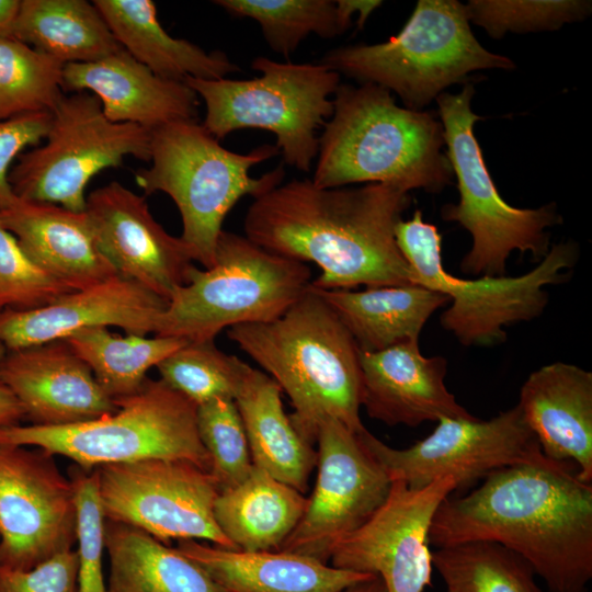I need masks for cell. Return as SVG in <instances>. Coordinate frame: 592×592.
<instances>
[{
	"instance_id": "44dd1931",
	"label": "cell",
	"mask_w": 592,
	"mask_h": 592,
	"mask_svg": "<svg viewBox=\"0 0 592 592\" xmlns=\"http://www.w3.org/2000/svg\"><path fill=\"white\" fill-rule=\"evenodd\" d=\"M361 406L375 420L418 426L446 418H473L445 386L447 361L424 356L419 341L360 351Z\"/></svg>"
},
{
	"instance_id": "5bb4252c",
	"label": "cell",
	"mask_w": 592,
	"mask_h": 592,
	"mask_svg": "<svg viewBox=\"0 0 592 592\" xmlns=\"http://www.w3.org/2000/svg\"><path fill=\"white\" fill-rule=\"evenodd\" d=\"M360 436L391 481L413 489L447 475L464 487L502 468L548 459L517 405L489 420L442 419L431 434L402 449L388 446L366 429Z\"/></svg>"
},
{
	"instance_id": "9c48e42d",
	"label": "cell",
	"mask_w": 592,
	"mask_h": 592,
	"mask_svg": "<svg viewBox=\"0 0 592 592\" xmlns=\"http://www.w3.org/2000/svg\"><path fill=\"white\" fill-rule=\"evenodd\" d=\"M117 409L104 417L60 426L0 428V444L34 446L70 458L84 470L149 458L187 460L210 471L201 442L197 406L161 379L114 399Z\"/></svg>"
},
{
	"instance_id": "52a82bcc",
	"label": "cell",
	"mask_w": 592,
	"mask_h": 592,
	"mask_svg": "<svg viewBox=\"0 0 592 592\" xmlns=\"http://www.w3.org/2000/svg\"><path fill=\"white\" fill-rule=\"evenodd\" d=\"M306 263L271 253L246 236L223 230L215 262L195 265L170 296L156 335L215 341L224 329L281 316L308 289Z\"/></svg>"
},
{
	"instance_id": "6da1fadb",
	"label": "cell",
	"mask_w": 592,
	"mask_h": 592,
	"mask_svg": "<svg viewBox=\"0 0 592 592\" xmlns=\"http://www.w3.org/2000/svg\"><path fill=\"white\" fill-rule=\"evenodd\" d=\"M410 203L409 192L394 184L318 187L294 179L253 198L244 236L271 253L315 263L314 288L411 285L395 235Z\"/></svg>"
},
{
	"instance_id": "83f0119b",
	"label": "cell",
	"mask_w": 592,
	"mask_h": 592,
	"mask_svg": "<svg viewBox=\"0 0 592 592\" xmlns=\"http://www.w3.org/2000/svg\"><path fill=\"white\" fill-rule=\"evenodd\" d=\"M92 2L121 47L159 77L184 82L186 78L221 79L240 71L225 53H207L187 39L169 35L150 0Z\"/></svg>"
},
{
	"instance_id": "9a60e30c",
	"label": "cell",
	"mask_w": 592,
	"mask_h": 592,
	"mask_svg": "<svg viewBox=\"0 0 592 592\" xmlns=\"http://www.w3.org/2000/svg\"><path fill=\"white\" fill-rule=\"evenodd\" d=\"M317 479L297 526L278 550L329 563L334 545L383 505L391 480L355 433L334 419L318 429Z\"/></svg>"
},
{
	"instance_id": "f6af8a7d",
	"label": "cell",
	"mask_w": 592,
	"mask_h": 592,
	"mask_svg": "<svg viewBox=\"0 0 592 592\" xmlns=\"http://www.w3.org/2000/svg\"><path fill=\"white\" fill-rule=\"evenodd\" d=\"M341 592H387L384 581L373 576L366 580L354 583Z\"/></svg>"
},
{
	"instance_id": "b9f144b4",
	"label": "cell",
	"mask_w": 592,
	"mask_h": 592,
	"mask_svg": "<svg viewBox=\"0 0 592 592\" xmlns=\"http://www.w3.org/2000/svg\"><path fill=\"white\" fill-rule=\"evenodd\" d=\"M78 553L69 549L29 570L0 566V592H77Z\"/></svg>"
},
{
	"instance_id": "d590c367",
	"label": "cell",
	"mask_w": 592,
	"mask_h": 592,
	"mask_svg": "<svg viewBox=\"0 0 592 592\" xmlns=\"http://www.w3.org/2000/svg\"><path fill=\"white\" fill-rule=\"evenodd\" d=\"M246 366L215 341H187L157 368L164 384L200 406L216 398L235 399Z\"/></svg>"
},
{
	"instance_id": "74e56055",
	"label": "cell",
	"mask_w": 592,
	"mask_h": 592,
	"mask_svg": "<svg viewBox=\"0 0 592 592\" xmlns=\"http://www.w3.org/2000/svg\"><path fill=\"white\" fill-rule=\"evenodd\" d=\"M201 442L219 490L241 482L253 463L241 415L234 399L216 398L197 406Z\"/></svg>"
},
{
	"instance_id": "1f68e13d",
	"label": "cell",
	"mask_w": 592,
	"mask_h": 592,
	"mask_svg": "<svg viewBox=\"0 0 592 592\" xmlns=\"http://www.w3.org/2000/svg\"><path fill=\"white\" fill-rule=\"evenodd\" d=\"M65 339L112 399L137 392L148 378L147 372L187 342L163 335L123 337L109 327L86 328Z\"/></svg>"
},
{
	"instance_id": "4fadbf2b",
	"label": "cell",
	"mask_w": 592,
	"mask_h": 592,
	"mask_svg": "<svg viewBox=\"0 0 592 592\" xmlns=\"http://www.w3.org/2000/svg\"><path fill=\"white\" fill-rule=\"evenodd\" d=\"M106 521L135 526L155 538L209 542L236 549L219 530L210 474L180 459L149 458L93 469Z\"/></svg>"
},
{
	"instance_id": "d6a6232c",
	"label": "cell",
	"mask_w": 592,
	"mask_h": 592,
	"mask_svg": "<svg viewBox=\"0 0 592 592\" xmlns=\"http://www.w3.org/2000/svg\"><path fill=\"white\" fill-rule=\"evenodd\" d=\"M235 18H249L275 53L289 56L310 34L333 38L344 33L353 16L366 11L364 0H216Z\"/></svg>"
},
{
	"instance_id": "2e32d148",
	"label": "cell",
	"mask_w": 592,
	"mask_h": 592,
	"mask_svg": "<svg viewBox=\"0 0 592 592\" xmlns=\"http://www.w3.org/2000/svg\"><path fill=\"white\" fill-rule=\"evenodd\" d=\"M73 543L75 491L54 455L0 444V566L29 570Z\"/></svg>"
},
{
	"instance_id": "7bdbcfd3",
	"label": "cell",
	"mask_w": 592,
	"mask_h": 592,
	"mask_svg": "<svg viewBox=\"0 0 592 592\" xmlns=\"http://www.w3.org/2000/svg\"><path fill=\"white\" fill-rule=\"evenodd\" d=\"M23 419L21 403L0 377V428L20 424Z\"/></svg>"
},
{
	"instance_id": "277c9868",
	"label": "cell",
	"mask_w": 592,
	"mask_h": 592,
	"mask_svg": "<svg viewBox=\"0 0 592 592\" xmlns=\"http://www.w3.org/2000/svg\"><path fill=\"white\" fill-rule=\"evenodd\" d=\"M319 136L311 182L318 187L388 183L437 193L452 183L441 121L401 107L373 83L342 84Z\"/></svg>"
},
{
	"instance_id": "d4e9b609",
	"label": "cell",
	"mask_w": 592,
	"mask_h": 592,
	"mask_svg": "<svg viewBox=\"0 0 592 592\" xmlns=\"http://www.w3.org/2000/svg\"><path fill=\"white\" fill-rule=\"evenodd\" d=\"M177 548L227 592H341L374 576L278 549L243 551L200 540H179Z\"/></svg>"
},
{
	"instance_id": "7a4b0ae2",
	"label": "cell",
	"mask_w": 592,
	"mask_h": 592,
	"mask_svg": "<svg viewBox=\"0 0 592 592\" xmlns=\"http://www.w3.org/2000/svg\"><path fill=\"white\" fill-rule=\"evenodd\" d=\"M471 540L523 557L550 592H587L592 579V483L568 462L499 469L470 493L437 508L429 532L436 548Z\"/></svg>"
},
{
	"instance_id": "f546056e",
	"label": "cell",
	"mask_w": 592,
	"mask_h": 592,
	"mask_svg": "<svg viewBox=\"0 0 592 592\" xmlns=\"http://www.w3.org/2000/svg\"><path fill=\"white\" fill-rule=\"evenodd\" d=\"M110 592H227L178 548L148 533L105 520Z\"/></svg>"
},
{
	"instance_id": "ac0fdd59",
	"label": "cell",
	"mask_w": 592,
	"mask_h": 592,
	"mask_svg": "<svg viewBox=\"0 0 592 592\" xmlns=\"http://www.w3.org/2000/svg\"><path fill=\"white\" fill-rule=\"evenodd\" d=\"M86 212L102 252L118 274L167 301L186 284L194 266L192 252L153 218L145 196L114 181L87 196Z\"/></svg>"
},
{
	"instance_id": "f35d334b",
	"label": "cell",
	"mask_w": 592,
	"mask_h": 592,
	"mask_svg": "<svg viewBox=\"0 0 592 592\" xmlns=\"http://www.w3.org/2000/svg\"><path fill=\"white\" fill-rule=\"evenodd\" d=\"M72 291L35 264L0 221V312L41 308Z\"/></svg>"
},
{
	"instance_id": "cb8c5ba5",
	"label": "cell",
	"mask_w": 592,
	"mask_h": 592,
	"mask_svg": "<svg viewBox=\"0 0 592 592\" xmlns=\"http://www.w3.org/2000/svg\"><path fill=\"white\" fill-rule=\"evenodd\" d=\"M0 221L35 264L75 289L118 274L102 252L86 210L16 198L0 212Z\"/></svg>"
},
{
	"instance_id": "bcb514c9",
	"label": "cell",
	"mask_w": 592,
	"mask_h": 592,
	"mask_svg": "<svg viewBox=\"0 0 592 592\" xmlns=\"http://www.w3.org/2000/svg\"><path fill=\"white\" fill-rule=\"evenodd\" d=\"M7 354V349L3 346L2 343H0V361Z\"/></svg>"
},
{
	"instance_id": "7c38bea8",
	"label": "cell",
	"mask_w": 592,
	"mask_h": 592,
	"mask_svg": "<svg viewBox=\"0 0 592 592\" xmlns=\"http://www.w3.org/2000/svg\"><path fill=\"white\" fill-rule=\"evenodd\" d=\"M150 159V132L109 121L96 96L64 94L52 112L46 138L18 158L9 182L18 198L86 210L92 178L125 157Z\"/></svg>"
},
{
	"instance_id": "ab89813d",
	"label": "cell",
	"mask_w": 592,
	"mask_h": 592,
	"mask_svg": "<svg viewBox=\"0 0 592 592\" xmlns=\"http://www.w3.org/2000/svg\"><path fill=\"white\" fill-rule=\"evenodd\" d=\"M68 477L77 508V592H110L103 573L105 516L95 474L72 464Z\"/></svg>"
},
{
	"instance_id": "ee69618b",
	"label": "cell",
	"mask_w": 592,
	"mask_h": 592,
	"mask_svg": "<svg viewBox=\"0 0 592 592\" xmlns=\"http://www.w3.org/2000/svg\"><path fill=\"white\" fill-rule=\"evenodd\" d=\"M21 0H0V37H10Z\"/></svg>"
},
{
	"instance_id": "8fae6325",
	"label": "cell",
	"mask_w": 592,
	"mask_h": 592,
	"mask_svg": "<svg viewBox=\"0 0 592 592\" xmlns=\"http://www.w3.org/2000/svg\"><path fill=\"white\" fill-rule=\"evenodd\" d=\"M474 94V86L467 83L456 94L443 92L435 99L446 156L459 192L458 203L444 205L441 214L471 236L460 271L474 276H502L513 251L530 252L540 261L550 249L549 229L562 218L554 203L517 208L502 198L474 133L475 123L482 118L471 110Z\"/></svg>"
},
{
	"instance_id": "5b68a950",
	"label": "cell",
	"mask_w": 592,
	"mask_h": 592,
	"mask_svg": "<svg viewBox=\"0 0 592 592\" xmlns=\"http://www.w3.org/2000/svg\"><path fill=\"white\" fill-rule=\"evenodd\" d=\"M280 153L262 145L248 153L226 149L196 119L178 121L150 132L148 168L135 172L146 194L163 192L177 205L182 219L180 238L194 261L213 266L223 223L240 198L265 194L283 182L284 163L252 178L250 169Z\"/></svg>"
},
{
	"instance_id": "4dcf8cb0",
	"label": "cell",
	"mask_w": 592,
	"mask_h": 592,
	"mask_svg": "<svg viewBox=\"0 0 592 592\" xmlns=\"http://www.w3.org/2000/svg\"><path fill=\"white\" fill-rule=\"evenodd\" d=\"M10 37L62 65L95 61L122 49L87 0H21Z\"/></svg>"
},
{
	"instance_id": "3957f363",
	"label": "cell",
	"mask_w": 592,
	"mask_h": 592,
	"mask_svg": "<svg viewBox=\"0 0 592 592\" xmlns=\"http://www.w3.org/2000/svg\"><path fill=\"white\" fill-rule=\"evenodd\" d=\"M228 338L284 391L289 419L310 444L334 419L360 433V350L332 308L310 287L277 318L234 326Z\"/></svg>"
},
{
	"instance_id": "d6986e66",
	"label": "cell",
	"mask_w": 592,
	"mask_h": 592,
	"mask_svg": "<svg viewBox=\"0 0 592 592\" xmlns=\"http://www.w3.org/2000/svg\"><path fill=\"white\" fill-rule=\"evenodd\" d=\"M168 301L115 274L31 310L0 312V343L7 351L65 339L91 327H118L129 334L156 333Z\"/></svg>"
},
{
	"instance_id": "30bf717a",
	"label": "cell",
	"mask_w": 592,
	"mask_h": 592,
	"mask_svg": "<svg viewBox=\"0 0 592 592\" xmlns=\"http://www.w3.org/2000/svg\"><path fill=\"white\" fill-rule=\"evenodd\" d=\"M260 76L247 80L186 78L184 82L205 104L202 125L216 139L258 128L272 132L284 163L309 172L319 149L317 129L333 113L330 99L340 75L322 64L254 58Z\"/></svg>"
},
{
	"instance_id": "ba28073f",
	"label": "cell",
	"mask_w": 592,
	"mask_h": 592,
	"mask_svg": "<svg viewBox=\"0 0 592 592\" xmlns=\"http://www.w3.org/2000/svg\"><path fill=\"white\" fill-rule=\"evenodd\" d=\"M395 235L414 283L449 298L441 325L466 346L499 344L506 339L505 327L540 316L548 303L545 287L568 280L579 257L574 242H559L522 275L460 278L444 269L442 235L421 210L400 220Z\"/></svg>"
},
{
	"instance_id": "8992f818",
	"label": "cell",
	"mask_w": 592,
	"mask_h": 592,
	"mask_svg": "<svg viewBox=\"0 0 592 592\" xmlns=\"http://www.w3.org/2000/svg\"><path fill=\"white\" fill-rule=\"evenodd\" d=\"M320 64L395 92L413 111H422L452 84H467L474 71L514 68L510 58L480 45L457 0H419L397 35L330 49Z\"/></svg>"
},
{
	"instance_id": "f1b7e54d",
	"label": "cell",
	"mask_w": 592,
	"mask_h": 592,
	"mask_svg": "<svg viewBox=\"0 0 592 592\" xmlns=\"http://www.w3.org/2000/svg\"><path fill=\"white\" fill-rule=\"evenodd\" d=\"M308 499L253 465L239 483L220 490L214 515L238 550H275L300 521Z\"/></svg>"
},
{
	"instance_id": "ffe728a7",
	"label": "cell",
	"mask_w": 592,
	"mask_h": 592,
	"mask_svg": "<svg viewBox=\"0 0 592 592\" xmlns=\"http://www.w3.org/2000/svg\"><path fill=\"white\" fill-rule=\"evenodd\" d=\"M0 377L35 425H70L117 409L66 339L7 351Z\"/></svg>"
},
{
	"instance_id": "e0dca14e",
	"label": "cell",
	"mask_w": 592,
	"mask_h": 592,
	"mask_svg": "<svg viewBox=\"0 0 592 592\" xmlns=\"http://www.w3.org/2000/svg\"><path fill=\"white\" fill-rule=\"evenodd\" d=\"M460 487L447 475L422 488L391 481L387 499L360 528L331 550L335 568L379 577L387 592H423L432 587L429 532L440 504Z\"/></svg>"
},
{
	"instance_id": "7402d4cb",
	"label": "cell",
	"mask_w": 592,
	"mask_h": 592,
	"mask_svg": "<svg viewBox=\"0 0 592 592\" xmlns=\"http://www.w3.org/2000/svg\"><path fill=\"white\" fill-rule=\"evenodd\" d=\"M61 89L89 92L109 121L149 132L197 115L198 96L185 82L157 76L123 48L95 61L64 65Z\"/></svg>"
},
{
	"instance_id": "4316f807",
	"label": "cell",
	"mask_w": 592,
	"mask_h": 592,
	"mask_svg": "<svg viewBox=\"0 0 592 592\" xmlns=\"http://www.w3.org/2000/svg\"><path fill=\"white\" fill-rule=\"evenodd\" d=\"M311 288L332 308L362 352L419 341L430 317L449 303L447 296L417 284L363 291Z\"/></svg>"
},
{
	"instance_id": "603a6c76",
	"label": "cell",
	"mask_w": 592,
	"mask_h": 592,
	"mask_svg": "<svg viewBox=\"0 0 592 592\" xmlns=\"http://www.w3.org/2000/svg\"><path fill=\"white\" fill-rule=\"evenodd\" d=\"M517 407L543 454L573 464L578 478L592 483V373L544 365L524 382Z\"/></svg>"
},
{
	"instance_id": "e575fe53",
	"label": "cell",
	"mask_w": 592,
	"mask_h": 592,
	"mask_svg": "<svg viewBox=\"0 0 592 592\" xmlns=\"http://www.w3.org/2000/svg\"><path fill=\"white\" fill-rule=\"evenodd\" d=\"M64 65L27 44L0 37V121L53 112L61 96Z\"/></svg>"
},
{
	"instance_id": "8d00e7d4",
	"label": "cell",
	"mask_w": 592,
	"mask_h": 592,
	"mask_svg": "<svg viewBox=\"0 0 592 592\" xmlns=\"http://www.w3.org/2000/svg\"><path fill=\"white\" fill-rule=\"evenodd\" d=\"M469 22L489 36L506 33L556 31L587 19L592 10L587 0H470L465 4Z\"/></svg>"
},
{
	"instance_id": "60d3db41",
	"label": "cell",
	"mask_w": 592,
	"mask_h": 592,
	"mask_svg": "<svg viewBox=\"0 0 592 592\" xmlns=\"http://www.w3.org/2000/svg\"><path fill=\"white\" fill-rule=\"evenodd\" d=\"M50 123L52 112L27 113L0 121V212L18 198L9 182L12 162L25 148L43 143Z\"/></svg>"
},
{
	"instance_id": "484cf974",
	"label": "cell",
	"mask_w": 592,
	"mask_h": 592,
	"mask_svg": "<svg viewBox=\"0 0 592 592\" xmlns=\"http://www.w3.org/2000/svg\"><path fill=\"white\" fill-rule=\"evenodd\" d=\"M281 396L269 375L247 364L234 400L253 465L304 493L317 453L293 425Z\"/></svg>"
},
{
	"instance_id": "836d02e7",
	"label": "cell",
	"mask_w": 592,
	"mask_h": 592,
	"mask_svg": "<svg viewBox=\"0 0 592 592\" xmlns=\"http://www.w3.org/2000/svg\"><path fill=\"white\" fill-rule=\"evenodd\" d=\"M447 592H543L532 566L510 548L471 540L432 551Z\"/></svg>"
}]
</instances>
